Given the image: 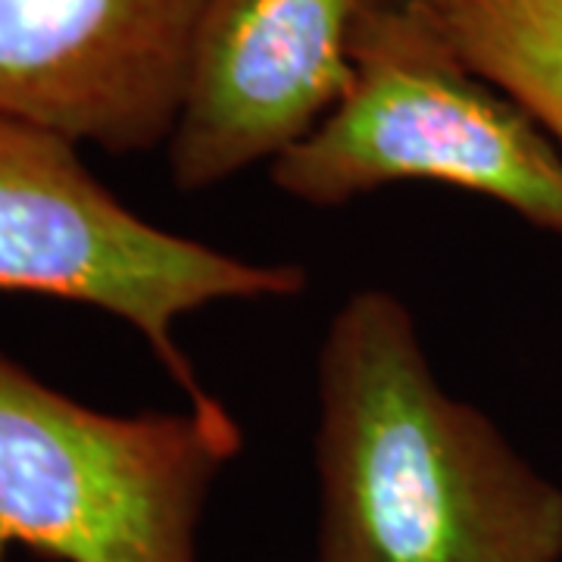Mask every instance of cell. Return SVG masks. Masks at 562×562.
Listing matches in <instances>:
<instances>
[{"label":"cell","instance_id":"obj_7","mask_svg":"<svg viewBox=\"0 0 562 562\" xmlns=\"http://www.w3.org/2000/svg\"><path fill=\"white\" fill-rule=\"evenodd\" d=\"M562 150V0H406Z\"/></svg>","mask_w":562,"mask_h":562},{"label":"cell","instance_id":"obj_6","mask_svg":"<svg viewBox=\"0 0 562 562\" xmlns=\"http://www.w3.org/2000/svg\"><path fill=\"white\" fill-rule=\"evenodd\" d=\"M357 0H206L166 144L179 191H206L310 135L350 81Z\"/></svg>","mask_w":562,"mask_h":562},{"label":"cell","instance_id":"obj_1","mask_svg":"<svg viewBox=\"0 0 562 562\" xmlns=\"http://www.w3.org/2000/svg\"><path fill=\"white\" fill-rule=\"evenodd\" d=\"M313 562H562V487L438 382L409 306L350 294L319 350Z\"/></svg>","mask_w":562,"mask_h":562},{"label":"cell","instance_id":"obj_4","mask_svg":"<svg viewBox=\"0 0 562 562\" xmlns=\"http://www.w3.org/2000/svg\"><path fill=\"white\" fill-rule=\"evenodd\" d=\"M297 262H250L138 216L103 184L79 144L0 113V291L85 303L138 331L188 406L220 403L176 328L213 303L291 301Z\"/></svg>","mask_w":562,"mask_h":562},{"label":"cell","instance_id":"obj_5","mask_svg":"<svg viewBox=\"0 0 562 562\" xmlns=\"http://www.w3.org/2000/svg\"><path fill=\"white\" fill-rule=\"evenodd\" d=\"M206 0H0V113L106 154L166 147Z\"/></svg>","mask_w":562,"mask_h":562},{"label":"cell","instance_id":"obj_2","mask_svg":"<svg viewBox=\"0 0 562 562\" xmlns=\"http://www.w3.org/2000/svg\"><path fill=\"white\" fill-rule=\"evenodd\" d=\"M347 54L341 101L269 162L281 194L325 210L438 181L562 238V150L406 0H357Z\"/></svg>","mask_w":562,"mask_h":562},{"label":"cell","instance_id":"obj_3","mask_svg":"<svg viewBox=\"0 0 562 562\" xmlns=\"http://www.w3.org/2000/svg\"><path fill=\"white\" fill-rule=\"evenodd\" d=\"M225 403L116 416L0 350V562H201L210 491L241 453Z\"/></svg>","mask_w":562,"mask_h":562}]
</instances>
